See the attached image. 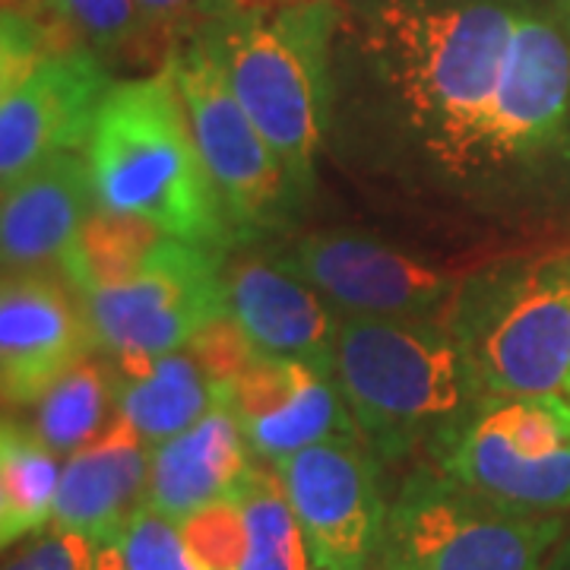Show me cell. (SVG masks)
Masks as SVG:
<instances>
[{
  "mask_svg": "<svg viewBox=\"0 0 570 570\" xmlns=\"http://www.w3.org/2000/svg\"><path fill=\"white\" fill-rule=\"evenodd\" d=\"M111 89L108 63L89 48L51 51L0 102V184L61 153H82Z\"/></svg>",
  "mask_w": 570,
  "mask_h": 570,
  "instance_id": "obj_13",
  "label": "cell"
},
{
  "mask_svg": "<svg viewBox=\"0 0 570 570\" xmlns=\"http://www.w3.org/2000/svg\"><path fill=\"white\" fill-rule=\"evenodd\" d=\"M235 501L242 504L247 527L242 570H317L276 466H250Z\"/></svg>",
  "mask_w": 570,
  "mask_h": 570,
  "instance_id": "obj_23",
  "label": "cell"
},
{
  "mask_svg": "<svg viewBox=\"0 0 570 570\" xmlns=\"http://www.w3.org/2000/svg\"><path fill=\"white\" fill-rule=\"evenodd\" d=\"M0 482L26 530L39 532L51 523V508L61 482L58 453L41 444L32 425H22L3 412H0Z\"/></svg>",
  "mask_w": 570,
  "mask_h": 570,
  "instance_id": "obj_25",
  "label": "cell"
},
{
  "mask_svg": "<svg viewBox=\"0 0 570 570\" xmlns=\"http://www.w3.org/2000/svg\"><path fill=\"white\" fill-rule=\"evenodd\" d=\"M225 257L165 238L130 283L82 295L96 352L111 358L118 377H142L159 355L187 346L206 324L228 314Z\"/></svg>",
  "mask_w": 570,
  "mask_h": 570,
  "instance_id": "obj_8",
  "label": "cell"
},
{
  "mask_svg": "<svg viewBox=\"0 0 570 570\" xmlns=\"http://www.w3.org/2000/svg\"><path fill=\"white\" fill-rule=\"evenodd\" d=\"M517 17L491 0H390L371 26V55L444 165L463 168L489 111Z\"/></svg>",
  "mask_w": 570,
  "mask_h": 570,
  "instance_id": "obj_3",
  "label": "cell"
},
{
  "mask_svg": "<svg viewBox=\"0 0 570 570\" xmlns=\"http://www.w3.org/2000/svg\"><path fill=\"white\" fill-rule=\"evenodd\" d=\"M32 0H0V13H10V10H29Z\"/></svg>",
  "mask_w": 570,
  "mask_h": 570,
  "instance_id": "obj_35",
  "label": "cell"
},
{
  "mask_svg": "<svg viewBox=\"0 0 570 570\" xmlns=\"http://www.w3.org/2000/svg\"><path fill=\"white\" fill-rule=\"evenodd\" d=\"M96 570H127L124 568L121 551H118L115 542H108V546H96Z\"/></svg>",
  "mask_w": 570,
  "mask_h": 570,
  "instance_id": "obj_34",
  "label": "cell"
},
{
  "mask_svg": "<svg viewBox=\"0 0 570 570\" xmlns=\"http://www.w3.org/2000/svg\"><path fill=\"white\" fill-rule=\"evenodd\" d=\"M3 273H7V266L0 264V279H3Z\"/></svg>",
  "mask_w": 570,
  "mask_h": 570,
  "instance_id": "obj_38",
  "label": "cell"
},
{
  "mask_svg": "<svg viewBox=\"0 0 570 570\" xmlns=\"http://www.w3.org/2000/svg\"><path fill=\"white\" fill-rule=\"evenodd\" d=\"M96 209L82 153L51 156L0 184V264L7 269H61Z\"/></svg>",
  "mask_w": 570,
  "mask_h": 570,
  "instance_id": "obj_15",
  "label": "cell"
},
{
  "mask_svg": "<svg viewBox=\"0 0 570 570\" xmlns=\"http://www.w3.org/2000/svg\"><path fill=\"white\" fill-rule=\"evenodd\" d=\"M228 314L257 355L305 362L333 377L340 324L311 285L264 254L225 257Z\"/></svg>",
  "mask_w": 570,
  "mask_h": 570,
  "instance_id": "obj_14",
  "label": "cell"
},
{
  "mask_svg": "<svg viewBox=\"0 0 570 570\" xmlns=\"http://www.w3.org/2000/svg\"><path fill=\"white\" fill-rule=\"evenodd\" d=\"M184 348L204 365V371L219 390L228 387L257 358V352L250 348L242 326L235 324L232 314H223L213 324H206Z\"/></svg>",
  "mask_w": 570,
  "mask_h": 570,
  "instance_id": "obj_30",
  "label": "cell"
},
{
  "mask_svg": "<svg viewBox=\"0 0 570 570\" xmlns=\"http://www.w3.org/2000/svg\"><path fill=\"white\" fill-rule=\"evenodd\" d=\"M542 570H570V530H564V535L554 542V549L546 558Z\"/></svg>",
  "mask_w": 570,
  "mask_h": 570,
  "instance_id": "obj_33",
  "label": "cell"
},
{
  "mask_svg": "<svg viewBox=\"0 0 570 570\" xmlns=\"http://www.w3.org/2000/svg\"><path fill=\"white\" fill-rule=\"evenodd\" d=\"M165 70L181 92L194 142L242 247L285 232L305 194L235 99L216 51L200 36H190L168 51Z\"/></svg>",
  "mask_w": 570,
  "mask_h": 570,
  "instance_id": "obj_7",
  "label": "cell"
},
{
  "mask_svg": "<svg viewBox=\"0 0 570 570\" xmlns=\"http://www.w3.org/2000/svg\"><path fill=\"white\" fill-rule=\"evenodd\" d=\"M89 355H96V336L86 298L61 269H7L0 279V409L36 406Z\"/></svg>",
  "mask_w": 570,
  "mask_h": 570,
  "instance_id": "obj_11",
  "label": "cell"
},
{
  "mask_svg": "<svg viewBox=\"0 0 570 570\" xmlns=\"http://www.w3.org/2000/svg\"><path fill=\"white\" fill-rule=\"evenodd\" d=\"M333 381L377 460H400L419 444L441 456L489 403L460 343L431 321L348 314Z\"/></svg>",
  "mask_w": 570,
  "mask_h": 570,
  "instance_id": "obj_2",
  "label": "cell"
},
{
  "mask_svg": "<svg viewBox=\"0 0 570 570\" xmlns=\"http://www.w3.org/2000/svg\"><path fill=\"white\" fill-rule=\"evenodd\" d=\"M570 115V41L546 20L517 17L485 118L469 142L466 165L523 159L554 140Z\"/></svg>",
  "mask_w": 570,
  "mask_h": 570,
  "instance_id": "obj_12",
  "label": "cell"
},
{
  "mask_svg": "<svg viewBox=\"0 0 570 570\" xmlns=\"http://www.w3.org/2000/svg\"><path fill=\"white\" fill-rule=\"evenodd\" d=\"M564 535L558 513H513L463 489L444 469H415L387 508L381 570H542Z\"/></svg>",
  "mask_w": 570,
  "mask_h": 570,
  "instance_id": "obj_6",
  "label": "cell"
},
{
  "mask_svg": "<svg viewBox=\"0 0 570 570\" xmlns=\"http://www.w3.org/2000/svg\"><path fill=\"white\" fill-rule=\"evenodd\" d=\"M149 444L121 412L96 441L67 456L51 527L80 532L92 546L118 542L130 513L146 501Z\"/></svg>",
  "mask_w": 570,
  "mask_h": 570,
  "instance_id": "obj_16",
  "label": "cell"
},
{
  "mask_svg": "<svg viewBox=\"0 0 570 570\" xmlns=\"http://www.w3.org/2000/svg\"><path fill=\"white\" fill-rule=\"evenodd\" d=\"M26 13L45 26L55 51L89 48L105 63L118 55L140 58L137 0H32Z\"/></svg>",
  "mask_w": 570,
  "mask_h": 570,
  "instance_id": "obj_24",
  "label": "cell"
},
{
  "mask_svg": "<svg viewBox=\"0 0 570 570\" xmlns=\"http://www.w3.org/2000/svg\"><path fill=\"white\" fill-rule=\"evenodd\" d=\"M165 238L168 235L163 228L140 216L108 213L96 206L86 216L70 254L63 257L61 273L82 295L115 288L130 283L149 264V257L159 250Z\"/></svg>",
  "mask_w": 570,
  "mask_h": 570,
  "instance_id": "obj_22",
  "label": "cell"
},
{
  "mask_svg": "<svg viewBox=\"0 0 570 570\" xmlns=\"http://www.w3.org/2000/svg\"><path fill=\"white\" fill-rule=\"evenodd\" d=\"M115 415L118 371L111 358H99L96 352L45 390V396L36 403L32 431L51 453L70 456L96 441Z\"/></svg>",
  "mask_w": 570,
  "mask_h": 570,
  "instance_id": "obj_20",
  "label": "cell"
},
{
  "mask_svg": "<svg viewBox=\"0 0 570 570\" xmlns=\"http://www.w3.org/2000/svg\"><path fill=\"white\" fill-rule=\"evenodd\" d=\"M82 156L99 209L140 216L168 238L219 254L242 247L165 67L111 82Z\"/></svg>",
  "mask_w": 570,
  "mask_h": 570,
  "instance_id": "obj_1",
  "label": "cell"
},
{
  "mask_svg": "<svg viewBox=\"0 0 570 570\" xmlns=\"http://www.w3.org/2000/svg\"><path fill=\"white\" fill-rule=\"evenodd\" d=\"M209 0H137L140 17V58H153L156 41H163L168 32H178L194 13L204 20Z\"/></svg>",
  "mask_w": 570,
  "mask_h": 570,
  "instance_id": "obj_31",
  "label": "cell"
},
{
  "mask_svg": "<svg viewBox=\"0 0 570 570\" xmlns=\"http://www.w3.org/2000/svg\"><path fill=\"white\" fill-rule=\"evenodd\" d=\"M245 431L235 412L219 403L171 441L149 450L146 501L175 523L190 513L235 498L250 472Z\"/></svg>",
  "mask_w": 570,
  "mask_h": 570,
  "instance_id": "obj_17",
  "label": "cell"
},
{
  "mask_svg": "<svg viewBox=\"0 0 570 570\" xmlns=\"http://www.w3.org/2000/svg\"><path fill=\"white\" fill-rule=\"evenodd\" d=\"M564 400H568V403H570V387H568V393H564Z\"/></svg>",
  "mask_w": 570,
  "mask_h": 570,
  "instance_id": "obj_39",
  "label": "cell"
},
{
  "mask_svg": "<svg viewBox=\"0 0 570 570\" xmlns=\"http://www.w3.org/2000/svg\"><path fill=\"white\" fill-rule=\"evenodd\" d=\"M219 403L223 390L184 346L159 355L142 377H118V412L140 431L149 448H159L197 425Z\"/></svg>",
  "mask_w": 570,
  "mask_h": 570,
  "instance_id": "obj_19",
  "label": "cell"
},
{
  "mask_svg": "<svg viewBox=\"0 0 570 570\" xmlns=\"http://www.w3.org/2000/svg\"><path fill=\"white\" fill-rule=\"evenodd\" d=\"M269 257L343 311L362 317L425 321L428 314H444L466 283L460 269L428 266L346 232L305 235L292 245L273 247Z\"/></svg>",
  "mask_w": 570,
  "mask_h": 570,
  "instance_id": "obj_9",
  "label": "cell"
},
{
  "mask_svg": "<svg viewBox=\"0 0 570 570\" xmlns=\"http://www.w3.org/2000/svg\"><path fill=\"white\" fill-rule=\"evenodd\" d=\"M438 324L460 343L485 400L568 393L570 266L472 276Z\"/></svg>",
  "mask_w": 570,
  "mask_h": 570,
  "instance_id": "obj_5",
  "label": "cell"
},
{
  "mask_svg": "<svg viewBox=\"0 0 570 570\" xmlns=\"http://www.w3.org/2000/svg\"><path fill=\"white\" fill-rule=\"evenodd\" d=\"M187 551L204 570H242L247 554V527L235 498L209 504L178 523Z\"/></svg>",
  "mask_w": 570,
  "mask_h": 570,
  "instance_id": "obj_27",
  "label": "cell"
},
{
  "mask_svg": "<svg viewBox=\"0 0 570 570\" xmlns=\"http://www.w3.org/2000/svg\"><path fill=\"white\" fill-rule=\"evenodd\" d=\"M558 10H561V20L568 26V36H570V0H558Z\"/></svg>",
  "mask_w": 570,
  "mask_h": 570,
  "instance_id": "obj_36",
  "label": "cell"
},
{
  "mask_svg": "<svg viewBox=\"0 0 570 570\" xmlns=\"http://www.w3.org/2000/svg\"><path fill=\"white\" fill-rule=\"evenodd\" d=\"M247 448L266 463H279L298 450L314 448L330 438L362 434L348 412L336 381L314 365L302 367L298 390L273 415L242 425Z\"/></svg>",
  "mask_w": 570,
  "mask_h": 570,
  "instance_id": "obj_21",
  "label": "cell"
},
{
  "mask_svg": "<svg viewBox=\"0 0 570 570\" xmlns=\"http://www.w3.org/2000/svg\"><path fill=\"white\" fill-rule=\"evenodd\" d=\"M317 570H381L377 564H374V558L371 561H365V564H355V568H317Z\"/></svg>",
  "mask_w": 570,
  "mask_h": 570,
  "instance_id": "obj_37",
  "label": "cell"
},
{
  "mask_svg": "<svg viewBox=\"0 0 570 570\" xmlns=\"http://www.w3.org/2000/svg\"><path fill=\"white\" fill-rule=\"evenodd\" d=\"M317 568H355L374 558L387 508L377 453L362 434L330 438L273 463Z\"/></svg>",
  "mask_w": 570,
  "mask_h": 570,
  "instance_id": "obj_10",
  "label": "cell"
},
{
  "mask_svg": "<svg viewBox=\"0 0 570 570\" xmlns=\"http://www.w3.org/2000/svg\"><path fill=\"white\" fill-rule=\"evenodd\" d=\"M26 535H32V532L26 530V523L20 520V513L13 510L10 498H7V489L0 482V554L7 549H13Z\"/></svg>",
  "mask_w": 570,
  "mask_h": 570,
  "instance_id": "obj_32",
  "label": "cell"
},
{
  "mask_svg": "<svg viewBox=\"0 0 570 570\" xmlns=\"http://www.w3.org/2000/svg\"><path fill=\"white\" fill-rule=\"evenodd\" d=\"M115 546L127 570H204L184 546L181 527L149 504L130 513Z\"/></svg>",
  "mask_w": 570,
  "mask_h": 570,
  "instance_id": "obj_26",
  "label": "cell"
},
{
  "mask_svg": "<svg viewBox=\"0 0 570 570\" xmlns=\"http://www.w3.org/2000/svg\"><path fill=\"white\" fill-rule=\"evenodd\" d=\"M330 32L333 7L326 0L273 10L219 0L206 7L194 32L216 51L235 99L305 197L324 142Z\"/></svg>",
  "mask_w": 570,
  "mask_h": 570,
  "instance_id": "obj_4",
  "label": "cell"
},
{
  "mask_svg": "<svg viewBox=\"0 0 570 570\" xmlns=\"http://www.w3.org/2000/svg\"><path fill=\"white\" fill-rule=\"evenodd\" d=\"M55 45L48 39L45 26L26 10L0 13V102L20 86L48 55Z\"/></svg>",
  "mask_w": 570,
  "mask_h": 570,
  "instance_id": "obj_29",
  "label": "cell"
},
{
  "mask_svg": "<svg viewBox=\"0 0 570 570\" xmlns=\"http://www.w3.org/2000/svg\"><path fill=\"white\" fill-rule=\"evenodd\" d=\"M0 570H96V546L80 532L51 527L3 551Z\"/></svg>",
  "mask_w": 570,
  "mask_h": 570,
  "instance_id": "obj_28",
  "label": "cell"
},
{
  "mask_svg": "<svg viewBox=\"0 0 570 570\" xmlns=\"http://www.w3.org/2000/svg\"><path fill=\"white\" fill-rule=\"evenodd\" d=\"M441 469L463 489L513 513H561L570 508V448L551 460L513 453L485 406L441 456Z\"/></svg>",
  "mask_w": 570,
  "mask_h": 570,
  "instance_id": "obj_18",
  "label": "cell"
}]
</instances>
